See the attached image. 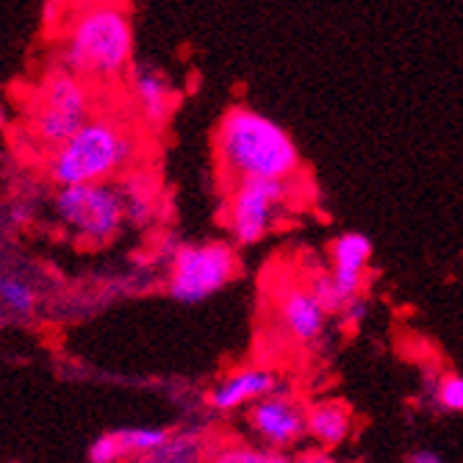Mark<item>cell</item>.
Returning a JSON list of instances; mask_svg holds the SVG:
<instances>
[{"label":"cell","mask_w":463,"mask_h":463,"mask_svg":"<svg viewBox=\"0 0 463 463\" xmlns=\"http://www.w3.org/2000/svg\"><path fill=\"white\" fill-rule=\"evenodd\" d=\"M222 173L241 181H294L300 173V150L280 122L250 106H231L214 134Z\"/></svg>","instance_id":"obj_1"},{"label":"cell","mask_w":463,"mask_h":463,"mask_svg":"<svg viewBox=\"0 0 463 463\" xmlns=\"http://www.w3.org/2000/svg\"><path fill=\"white\" fill-rule=\"evenodd\" d=\"M61 42V67L78 78H117L134 61V20L119 4L75 6Z\"/></svg>","instance_id":"obj_2"},{"label":"cell","mask_w":463,"mask_h":463,"mask_svg":"<svg viewBox=\"0 0 463 463\" xmlns=\"http://www.w3.org/2000/svg\"><path fill=\"white\" fill-rule=\"evenodd\" d=\"M139 156V137L117 117H92L83 128L56 147L48 158L51 181L64 186L111 184L119 173L131 170Z\"/></svg>","instance_id":"obj_3"},{"label":"cell","mask_w":463,"mask_h":463,"mask_svg":"<svg viewBox=\"0 0 463 463\" xmlns=\"http://www.w3.org/2000/svg\"><path fill=\"white\" fill-rule=\"evenodd\" d=\"M92 119L90 83L64 67L51 70L36 83L33 100L28 106V131L48 150L70 142L83 125Z\"/></svg>","instance_id":"obj_4"},{"label":"cell","mask_w":463,"mask_h":463,"mask_svg":"<svg viewBox=\"0 0 463 463\" xmlns=\"http://www.w3.org/2000/svg\"><path fill=\"white\" fill-rule=\"evenodd\" d=\"M59 222L87 244L111 241L125 225V203L117 184L64 186L53 197Z\"/></svg>","instance_id":"obj_5"},{"label":"cell","mask_w":463,"mask_h":463,"mask_svg":"<svg viewBox=\"0 0 463 463\" xmlns=\"http://www.w3.org/2000/svg\"><path fill=\"white\" fill-rule=\"evenodd\" d=\"M239 269L236 252L225 241L181 244L170 264V298L178 303H203L222 291Z\"/></svg>","instance_id":"obj_6"},{"label":"cell","mask_w":463,"mask_h":463,"mask_svg":"<svg viewBox=\"0 0 463 463\" xmlns=\"http://www.w3.org/2000/svg\"><path fill=\"white\" fill-rule=\"evenodd\" d=\"M294 181H241L233 184L228 200V228L239 244L261 241L278 220L280 208L291 200Z\"/></svg>","instance_id":"obj_7"},{"label":"cell","mask_w":463,"mask_h":463,"mask_svg":"<svg viewBox=\"0 0 463 463\" xmlns=\"http://www.w3.org/2000/svg\"><path fill=\"white\" fill-rule=\"evenodd\" d=\"M372 259V239L364 233H342L330 247V272L317 275L308 286L327 314H342L353 300H358L366 264Z\"/></svg>","instance_id":"obj_8"},{"label":"cell","mask_w":463,"mask_h":463,"mask_svg":"<svg viewBox=\"0 0 463 463\" xmlns=\"http://www.w3.org/2000/svg\"><path fill=\"white\" fill-rule=\"evenodd\" d=\"M247 425L264 449L286 452L303 436H308V408L300 405L291 394L275 392L261 402L250 405Z\"/></svg>","instance_id":"obj_9"},{"label":"cell","mask_w":463,"mask_h":463,"mask_svg":"<svg viewBox=\"0 0 463 463\" xmlns=\"http://www.w3.org/2000/svg\"><path fill=\"white\" fill-rule=\"evenodd\" d=\"M278 317L283 330L298 342H314L325 330L327 311L306 286H286L278 298Z\"/></svg>","instance_id":"obj_10"},{"label":"cell","mask_w":463,"mask_h":463,"mask_svg":"<svg viewBox=\"0 0 463 463\" xmlns=\"http://www.w3.org/2000/svg\"><path fill=\"white\" fill-rule=\"evenodd\" d=\"M269 394H275V374L261 366H244L231 372L225 381L208 392V405L228 413L244 405H256Z\"/></svg>","instance_id":"obj_11"},{"label":"cell","mask_w":463,"mask_h":463,"mask_svg":"<svg viewBox=\"0 0 463 463\" xmlns=\"http://www.w3.org/2000/svg\"><path fill=\"white\" fill-rule=\"evenodd\" d=\"M131 92H134V100L147 125L161 128V125L170 119V114L175 109V95H173L170 80H166L158 70H150V67L134 70Z\"/></svg>","instance_id":"obj_12"},{"label":"cell","mask_w":463,"mask_h":463,"mask_svg":"<svg viewBox=\"0 0 463 463\" xmlns=\"http://www.w3.org/2000/svg\"><path fill=\"white\" fill-rule=\"evenodd\" d=\"M353 433V411L342 400H322L308 405V439L317 449H333L350 439Z\"/></svg>","instance_id":"obj_13"},{"label":"cell","mask_w":463,"mask_h":463,"mask_svg":"<svg viewBox=\"0 0 463 463\" xmlns=\"http://www.w3.org/2000/svg\"><path fill=\"white\" fill-rule=\"evenodd\" d=\"M208 455H212V449L200 433H178L137 463H205Z\"/></svg>","instance_id":"obj_14"},{"label":"cell","mask_w":463,"mask_h":463,"mask_svg":"<svg viewBox=\"0 0 463 463\" xmlns=\"http://www.w3.org/2000/svg\"><path fill=\"white\" fill-rule=\"evenodd\" d=\"M119 194L125 203V217L137 225H145L153 220L156 208V189L150 186V178L145 175H125L119 181Z\"/></svg>","instance_id":"obj_15"},{"label":"cell","mask_w":463,"mask_h":463,"mask_svg":"<svg viewBox=\"0 0 463 463\" xmlns=\"http://www.w3.org/2000/svg\"><path fill=\"white\" fill-rule=\"evenodd\" d=\"M205 463H294V455L264 449V447H250V444H239V441H228V444L214 447Z\"/></svg>","instance_id":"obj_16"},{"label":"cell","mask_w":463,"mask_h":463,"mask_svg":"<svg viewBox=\"0 0 463 463\" xmlns=\"http://www.w3.org/2000/svg\"><path fill=\"white\" fill-rule=\"evenodd\" d=\"M0 300H4V311L17 317V319H25L36 311V288L23 280L20 275H6L4 283H0Z\"/></svg>","instance_id":"obj_17"},{"label":"cell","mask_w":463,"mask_h":463,"mask_svg":"<svg viewBox=\"0 0 463 463\" xmlns=\"http://www.w3.org/2000/svg\"><path fill=\"white\" fill-rule=\"evenodd\" d=\"M114 433L119 439L125 458H137V460L156 452L161 444H166V439H170V430H164V428H122Z\"/></svg>","instance_id":"obj_18"},{"label":"cell","mask_w":463,"mask_h":463,"mask_svg":"<svg viewBox=\"0 0 463 463\" xmlns=\"http://www.w3.org/2000/svg\"><path fill=\"white\" fill-rule=\"evenodd\" d=\"M436 394V402L444 408V411H452V413H463V374L458 372H447L439 377V383L433 389Z\"/></svg>","instance_id":"obj_19"},{"label":"cell","mask_w":463,"mask_h":463,"mask_svg":"<svg viewBox=\"0 0 463 463\" xmlns=\"http://www.w3.org/2000/svg\"><path fill=\"white\" fill-rule=\"evenodd\" d=\"M125 458L117 433H103L90 447V463H119Z\"/></svg>","instance_id":"obj_20"},{"label":"cell","mask_w":463,"mask_h":463,"mask_svg":"<svg viewBox=\"0 0 463 463\" xmlns=\"http://www.w3.org/2000/svg\"><path fill=\"white\" fill-rule=\"evenodd\" d=\"M339 317H342V327H347V330H350V327H358V325L364 322V317H366V303L358 298V300H353Z\"/></svg>","instance_id":"obj_21"},{"label":"cell","mask_w":463,"mask_h":463,"mask_svg":"<svg viewBox=\"0 0 463 463\" xmlns=\"http://www.w3.org/2000/svg\"><path fill=\"white\" fill-rule=\"evenodd\" d=\"M294 463H342V460H335L327 449H303L294 455Z\"/></svg>","instance_id":"obj_22"},{"label":"cell","mask_w":463,"mask_h":463,"mask_svg":"<svg viewBox=\"0 0 463 463\" xmlns=\"http://www.w3.org/2000/svg\"><path fill=\"white\" fill-rule=\"evenodd\" d=\"M411 463H441V458L433 449H416L411 455Z\"/></svg>","instance_id":"obj_23"}]
</instances>
